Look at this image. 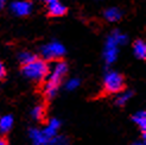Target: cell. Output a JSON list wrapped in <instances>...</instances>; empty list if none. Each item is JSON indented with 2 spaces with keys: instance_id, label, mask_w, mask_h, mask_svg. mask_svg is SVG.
<instances>
[{
  "instance_id": "cell-1",
  "label": "cell",
  "mask_w": 146,
  "mask_h": 145,
  "mask_svg": "<svg viewBox=\"0 0 146 145\" xmlns=\"http://www.w3.org/2000/svg\"><path fill=\"white\" fill-rule=\"evenodd\" d=\"M68 71V66L64 61H57L55 62L52 69H51L50 72V77H49V81L45 84V96L51 100L56 96V94L58 92V87H60L62 80L64 77V75L67 74Z\"/></svg>"
},
{
  "instance_id": "cell-2",
  "label": "cell",
  "mask_w": 146,
  "mask_h": 145,
  "mask_svg": "<svg viewBox=\"0 0 146 145\" xmlns=\"http://www.w3.org/2000/svg\"><path fill=\"white\" fill-rule=\"evenodd\" d=\"M128 41V37L120 31H113L108 36L105 43V49H104V59L106 63L112 64L115 62L116 57H118L119 48L123 44H126Z\"/></svg>"
},
{
  "instance_id": "cell-3",
  "label": "cell",
  "mask_w": 146,
  "mask_h": 145,
  "mask_svg": "<svg viewBox=\"0 0 146 145\" xmlns=\"http://www.w3.org/2000/svg\"><path fill=\"white\" fill-rule=\"evenodd\" d=\"M49 72V66L45 60L35 59L32 62L23 66V75L32 81H42Z\"/></svg>"
},
{
  "instance_id": "cell-4",
  "label": "cell",
  "mask_w": 146,
  "mask_h": 145,
  "mask_svg": "<svg viewBox=\"0 0 146 145\" xmlns=\"http://www.w3.org/2000/svg\"><path fill=\"white\" fill-rule=\"evenodd\" d=\"M123 77L118 71H107L104 77V88L107 93H119L123 89Z\"/></svg>"
},
{
  "instance_id": "cell-5",
  "label": "cell",
  "mask_w": 146,
  "mask_h": 145,
  "mask_svg": "<svg viewBox=\"0 0 146 145\" xmlns=\"http://www.w3.org/2000/svg\"><path fill=\"white\" fill-rule=\"evenodd\" d=\"M40 54L43 56V60H58L65 54V48L61 42L52 41L42 47Z\"/></svg>"
},
{
  "instance_id": "cell-6",
  "label": "cell",
  "mask_w": 146,
  "mask_h": 145,
  "mask_svg": "<svg viewBox=\"0 0 146 145\" xmlns=\"http://www.w3.org/2000/svg\"><path fill=\"white\" fill-rule=\"evenodd\" d=\"M10 10L18 17L29 16L32 11V4L27 0H16L10 5Z\"/></svg>"
},
{
  "instance_id": "cell-7",
  "label": "cell",
  "mask_w": 146,
  "mask_h": 145,
  "mask_svg": "<svg viewBox=\"0 0 146 145\" xmlns=\"http://www.w3.org/2000/svg\"><path fill=\"white\" fill-rule=\"evenodd\" d=\"M48 4V12L51 17H62L67 13V7L60 0H50Z\"/></svg>"
},
{
  "instance_id": "cell-8",
  "label": "cell",
  "mask_w": 146,
  "mask_h": 145,
  "mask_svg": "<svg viewBox=\"0 0 146 145\" xmlns=\"http://www.w3.org/2000/svg\"><path fill=\"white\" fill-rule=\"evenodd\" d=\"M60 128H61V121L56 118H52V119L49 120L46 126L42 130V133L44 134L48 139H50V138H52V137L58 134Z\"/></svg>"
},
{
  "instance_id": "cell-9",
  "label": "cell",
  "mask_w": 146,
  "mask_h": 145,
  "mask_svg": "<svg viewBox=\"0 0 146 145\" xmlns=\"http://www.w3.org/2000/svg\"><path fill=\"white\" fill-rule=\"evenodd\" d=\"M133 122H135V125L141 130L143 137L145 139V131H146V112L145 111H138L137 113L133 114L132 117Z\"/></svg>"
},
{
  "instance_id": "cell-10",
  "label": "cell",
  "mask_w": 146,
  "mask_h": 145,
  "mask_svg": "<svg viewBox=\"0 0 146 145\" xmlns=\"http://www.w3.org/2000/svg\"><path fill=\"white\" fill-rule=\"evenodd\" d=\"M104 16L108 21H118L122 17V12L118 7H109V9L105 11Z\"/></svg>"
},
{
  "instance_id": "cell-11",
  "label": "cell",
  "mask_w": 146,
  "mask_h": 145,
  "mask_svg": "<svg viewBox=\"0 0 146 145\" xmlns=\"http://www.w3.org/2000/svg\"><path fill=\"white\" fill-rule=\"evenodd\" d=\"M133 53L134 55L140 60H145L146 59V44L145 42L141 39H138L134 42L133 44Z\"/></svg>"
},
{
  "instance_id": "cell-12",
  "label": "cell",
  "mask_w": 146,
  "mask_h": 145,
  "mask_svg": "<svg viewBox=\"0 0 146 145\" xmlns=\"http://www.w3.org/2000/svg\"><path fill=\"white\" fill-rule=\"evenodd\" d=\"M13 126V117L10 114L3 115L0 118V132L1 133H6L9 132Z\"/></svg>"
},
{
  "instance_id": "cell-13",
  "label": "cell",
  "mask_w": 146,
  "mask_h": 145,
  "mask_svg": "<svg viewBox=\"0 0 146 145\" xmlns=\"http://www.w3.org/2000/svg\"><path fill=\"white\" fill-rule=\"evenodd\" d=\"M133 96V92H131V90H125V92H122L120 93L118 96H116L115 99V104L118 105V106H125L128 101L132 99Z\"/></svg>"
},
{
  "instance_id": "cell-14",
  "label": "cell",
  "mask_w": 146,
  "mask_h": 145,
  "mask_svg": "<svg viewBox=\"0 0 146 145\" xmlns=\"http://www.w3.org/2000/svg\"><path fill=\"white\" fill-rule=\"evenodd\" d=\"M44 145H69V139L64 136L57 134V136L52 137V138L48 139Z\"/></svg>"
},
{
  "instance_id": "cell-15",
  "label": "cell",
  "mask_w": 146,
  "mask_h": 145,
  "mask_svg": "<svg viewBox=\"0 0 146 145\" xmlns=\"http://www.w3.org/2000/svg\"><path fill=\"white\" fill-rule=\"evenodd\" d=\"M18 59H19L20 63L23 64V66H25V64H27V63L32 62L35 59H37V57H36L33 54L29 53V51H23V53H20V54H19Z\"/></svg>"
},
{
  "instance_id": "cell-16",
  "label": "cell",
  "mask_w": 146,
  "mask_h": 145,
  "mask_svg": "<svg viewBox=\"0 0 146 145\" xmlns=\"http://www.w3.org/2000/svg\"><path fill=\"white\" fill-rule=\"evenodd\" d=\"M44 114H45V111H44V107L38 105V106H36L32 112H31V115H32V118L35 120H42L43 118H44Z\"/></svg>"
},
{
  "instance_id": "cell-17",
  "label": "cell",
  "mask_w": 146,
  "mask_h": 145,
  "mask_svg": "<svg viewBox=\"0 0 146 145\" xmlns=\"http://www.w3.org/2000/svg\"><path fill=\"white\" fill-rule=\"evenodd\" d=\"M80 86V80L76 77H72L70 80H68L67 83H65V89L68 90H75L77 89V87Z\"/></svg>"
},
{
  "instance_id": "cell-18",
  "label": "cell",
  "mask_w": 146,
  "mask_h": 145,
  "mask_svg": "<svg viewBox=\"0 0 146 145\" xmlns=\"http://www.w3.org/2000/svg\"><path fill=\"white\" fill-rule=\"evenodd\" d=\"M6 75V69H5V66L1 63V61H0V80L4 78Z\"/></svg>"
},
{
  "instance_id": "cell-19",
  "label": "cell",
  "mask_w": 146,
  "mask_h": 145,
  "mask_svg": "<svg viewBox=\"0 0 146 145\" xmlns=\"http://www.w3.org/2000/svg\"><path fill=\"white\" fill-rule=\"evenodd\" d=\"M0 145H7L6 144V140L4 138H1V136H0Z\"/></svg>"
},
{
  "instance_id": "cell-20",
  "label": "cell",
  "mask_w": 146,
  "mask_h": 145,
  "mask_svg": "<svg viewBox=\"0 0 146 145\" xmlns=\"http://www.w3.org/2000/svg\"><path fill=\"white\" fill-rule=\"evenodd\" d=\"M131 145H145V142H135V143L131 144Z\"/></svg>"
},
{
  "instance_id": "cell-21",
  "label": "cell",
  "mask_w": 146,
  "mask_h": 145,
  "mask_svg": "<svg viewBox=\"0 0 146 145\" xmlns=\"http://www.w3.org/2000/svg\"><path fill=\"white\" fill-rule=\"evenodd\" d=\"M6 1H7V0H0V9H1V7L6 4Z\"/></svg>"
},
{
  "instance_id": "cell-22",
  "label": "cell",
  "mask_w": 146,
  "mask_h": 145,
  "mask_svg": "<svg viewBox=\"0 0 146 145\" xmlns=\"http://www.w3.org/2000/svg\"><path fill=\"white\" fill-rule=\"evenodd\" d=\"M42 1H45V3H48V1H50V0H42Z\"/></svg>"
}]
</instances>
